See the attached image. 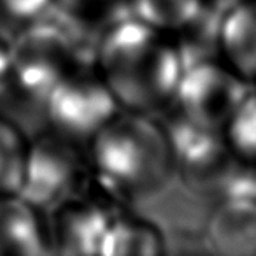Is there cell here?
Instances as JSON below:
<instances>
[{"mask_svg": "<svg viewBox=\"0 0 256 256\" xmlns=\"http://www.w3.org/2000/svg\"><path fill=\"white\" fill-rule=\"evenodd\" d=\"M224 11L206 4L181 30L172 34L184 68L210 58H220V28Z\"/></svg>", "mask_w": 256, "mask_h": 256, "instance_id": "cell-13", "label": "cell"}, {"mask_svg": "<svg viewBox=\"0 0 256 256\" xmlns=\"http://www.w3.org/2000/svg\"><path fill=\"white\" fill-rule=\"evenodd\" d=\"M252 90L221 58L193 64L182 70L179 84L165 110L200 126L221 130Z\"/></svg>", "mask_w": 256, "mask_h": 256, "instance_id": "cell-6", "label": "cell"}, {"mask_svg": "<svg viewBox=\"0 0 256 256\" xmlns=\"http://www.w3.org/2000/svg\"><path fill=\"white\" fill-rule=\"evenodd\" d=\"M81 193L48 214L53 252L58 254H102L121 204L98 192Z\"/></svg>", "mask_w": 256, "mask_h": 256, "instance_id": "cell-8", "label": "cell"}, {"mask_svg": "<svg viewBox=\"0 0 256 256\" xmlns=\"http://www.w3.org/2000/svg\"><path fill=\"white\" fill-rule=\"evenodd\" d=\"M162 124L170 146L174 170L195 190L216 192L223 176L234 164V154L221 130L200 126L172 110H164Z\"/></svg>", "mask_w": 256, "mask_h": 256, "instance_id": "cell-7", "label": "cell"}, {"mask_svg": "<svg viewBox=\"0 0 256 256\" xmlns=\"http://www.w3.org/2000/svg\"><path fill=\"white\" fill-rule=\"evenodd\" d=\"M223 137L235 160L256 165V88L238 104L224 124Z\"/></svg>", "mask_w": 256, "mask_h": 256, "instance_id": "cell-16", "label": "cell"}, {"mask_svg": "<svg viewBox=\"0 0 256 256\" xmlns=\"http://www.w3.org/2000/svg\"><path fill=\"white\" fill-rule=\"evenodd\" d=\"M132 16L162 30L176 34L188 25L206 6L204 0H128Z\"/></svg>", "mask_w": 256, "mask_h": 256, "instance_id": "cell-14", "label": "cell"}, {"mask_svg": "<svg viewBox=\"0 0 256 256\" xmlns=\"http://www.w3.org/2000/svg\"><path fill=\"white\" fill-rule=\"evenodd\" d=\"M86 150L98 192L121 206L156 195L176 172L165 128L153 114L120 110Z\"/></svg>", "mask_w": 256, "mask_h": 256, "instance_id": "cell-2", "label": "cell"}, {"mask_svg": "<svg viewBox=\"0 0 256 256\" xmlns=\"http://www.w3.org/2000/svg\"><path fill=\"white\" fill-rule=\"evenodd\" d=\"M206 4L209 6H214V8L221 9V11H226L228 8H232L234 4H237V2H240V0H204Z\"/></svg>", "mask_w": 256, "mask_h": 256, "instance_id": "cell-20", "label": "cell"}, {"mask_svg": "<svg viewBox=\"0 0 256 256\" xmlns=\"http://www.w3.org/2000/svg\"><path fill=\"white\" fill-rule=\"evenodd\" d=\"M48 214L20 193L0 195V256L51 254Z\"/></svg>", "mask_w": 256, "mask_h": 256, "instance_id": "cell-9", "label": "cell"}, {"mask_svg": "<svg viewBox=\"0 0 256 256\" xmlns=\"http://www.w3.org/2000/svg\"><path fill=\"white\" fill-rule=\"evenodd\" d=\"M53 6L98 34L110 23L132 16L128 0H53Z\"/></svg>", "mask_w": 256, "mask_h": 256, "instance_id": "cell-17", "label": "cell"}, {"mask_svg": "<svg viewBox=\"0 0 256 256\" xmlns=\"http://www.w3.org/2000/svg\"><path fill=\"white\" fill-rule=\"evenodd\" d=\"M93 68L121 110L154 116L170 106L184 64L168 34L128 16L100 30Z\"/></svg>", "mask_w": 256, "mask_h": 256, "instance_id": "cell-1", "label": "cell"}, {"mask_svg": "<svg viewBox=\"0 0 256 256\" xmlns=\"http://www.w3.org/2000/svg\"><path fill=\"white\" fill-rule=\"evenodd\" d=\"M92 179L82 146L54 132L30 139L20 195L50 214L58 206L86 192Z\"/></svg>", "mask_w": 256, "mask_h": 256, "instance_id": "cell-4", "label": "cell"}, {"mask_svg": "<svg viewBox=\"0 0 256 256\" xmlns=\"http://www.w3.org/2000/svg\"><path fill=\"white\" fill-rule=\"evenodd\" d=\"M28 144L22 128L0 114V195L20 192Z\"/></svg>", "mask_w": 256, "mask_h": 256, "instance_id": "cell-15", "label": "cell"}, {"mask_svg": "<svg viewBox=\"0 0 256 256\" xmlns=\"http://www.w3.org/2000/svg\"><path fill=\"white\" fill-rule=\"evenodd\" d=\"M98 32L51 6L40 20L12 34V88L30 104L42 106L62 81L93 68Z\"/></svg>", "mask_w": 256, "mask_h": 256, "instance_id": "cell-3", "label": "cell"}, {"mask_svg": "<svg viewBox=\"0 0 256 256\" xmlns=\"http://www.w3.org/2000/svg\"><path fill=\"white\" fill-rule=\"evenodd\" d=\"M207 234L218 252L256 256V200L221 198L212 210Z\"/></svg>", "mask_w": 256, "mask_h": 256, "instance_id": "cell-11", "label": "cell"}, {"mask_svg": "<svg viewBox=\"0 0 256 256\" xmlns=\"http://www.w3.org/2000/svg\"><path fill=\"white\" fill-rule=\"evenodd\" d=\"M165 251L158 224L121 210L104 246V256H156Z\"/></svg>", "mask_w": 256, "mask_h": 256, "instance_id": "cell-12", "label": "cell"}, {"mask_svg": "<svg viewBox=\"0 0 256 256\" xmlns=\"http://www.w3.org/2000/svg\"><path fill=\"white\" fill-rule=\"evenodd\" d=\"M220 58L256 88V0H240L221 20Z\"/></svg>", "mask_w": 256, "mask_h": 256, "instance_id": "cell-10", "label": "cell"}, {"mask_svg": "<svg viewBox=\"0 0 256 256\" xmlns=\"http://www.w3.org/2000/svg\"><path fill=\"white\" fill-rule=\"evenodd\" d=\"M53 6V0H0V22L20 28L40 20Z\"/></svg>", "mask_w": 256, "mask_h": 256, "instance_id": "cell-18", "label": "cell"}, {"mask_svg": "<svg viewBox=\"0 0 256 256\" xmlns=\"http://www.w3.org/2000/svg\"><path fill=\"white\" fill-rule=\"evenodd\" d=\"M12 88V36L0 28V96Z\"/></svg>", "mask_w": 256, "mask_h": 256, "instance_id": "cell-19", "label": "cell"}, {"mask_svg": "<svg viewBox=\"0 0 256 256\" xmlns=\"http://www.w3.org/2000/svg\"><path fill=\"white\" fill-rule=\"evenodd\" d=\"M50 130L76 144H84L121 110L95 68H81L62 81L44 100Z\"/></svg>", "mask_w": 256, "mask_h": 256, "instance_id": "cell-5", "label": "cell"}]
</instances>
